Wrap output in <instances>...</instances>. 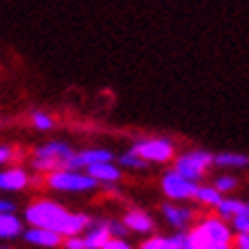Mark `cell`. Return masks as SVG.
Here are the masks:
<instances>
[{
    "label": "cell",
    "instance_id": "1",
    "mask_svg": "<svg viewBox=\"0 0 249 249\" xmlns=\"http://www.w3.org/2000/svg\"><path fill=\"white\" fill-rule=\"evenodd\" d=\"M25 222L30 227H41L51 229L55 233H60L62 238H71V235H83L87 227L91 224V219L83 213H69L64 206L41 199L25 211Z\"/></svg>",
    "mask_w": 249,
    "mask_h": 249
},
{
    "label": "cell",
    "instance_id": "2",
    "mask_svg": "<svg viewBox=\"0 0 249 249\" xmlns=\"http://www.w3.org/2000/svg\"><path fill=\"white\" fill-rule=\"evenodd\" d=\"M185 249H235L233 231L224 217H204L188 231Z\"/></svg>",
    "mask_w": 249,
    "mask_h": 249
},
{
    "label": "cell",
    "instance_id": "3",
    "mask_svg": "<svg viewBox=\"0 0 249 249\" xmlns=\"http://www.w3.org/2000/svg\"><path fill=\"white\" fill-rule=\"evenodd\" d=\"M73 149L64 142H48L44 146H39L35 151V158H32V167L39 169V172H57V169H67L69 160L73 156Z\"/></svg>",
    "mask_w": 249,
    "mask_h": 249
},
{
    "label": "cell",
    "instance_id": "4",
    "mask_svg": "<svg viewBox=\"0 0 249 249\" xmlns=\"http://www.w3.org/2000/svg\"><path fill=\"white\" fill-rule=\"evenodd\" d=\"M96 178L89 174H80L78 169H57L46 176V185L60 192H87L96 188Z\"/></svg>",
    "mask_w": 249,
    "mask_h": 249
},
{
    "label": "cell",
    "instance_id": "5",
    "mask_svg": "<svg viewBox=\"0 0 249 249\" xmlns=\"http://www.w3.org/2000/svg\"><path fill=\"white\" fill-rule=\"evenodd\" d=\"M215 162V156L208 151H190V153H183L181 158L176 160V172L183 174L185 178L190 181L199 183L201 181V176L206 174V169Z\"/></svg>",
    "mask_w": 249,
    "mask_h": 249
},
{
    "label": "cell",
    "instance_id": "6",
    "mask_svg": "<svg viewBox=\"0 0 249 249\" xmlns=\"http://www.w3.org/2000/svg\"><path fill=\"white\" fill-rule=\"evenodd\" d=\"M196 190H199V185H196L195 181L185 178V176L178 174L176 169H172V172H167L165 176H162V192H165L169 199H174V201L195 199Z\"/></svg>",
    "mask_w": 249,
    "mask_h": 249
},
{
    "label": "cell",
    "instance_id": "7",
    "mask_svg": "<svg viewBox=\"0 0 249 249\" xmlns=\"http://www.w3.org/2000/svg\"><path fill=\"white\" fill-rule=\"evenodd\" d=\"M137 156H142L146 162H167L174 158V144L162 137H153V140H142L133 146Z\"/></svg>",
    "mask_w": 249,
    "mask_h": 249
},
{
    "label": "cell",
    "instance_id": "8",
    "mask_svg": "<svg viewBox=\"0 0 249 249\" xmlns=\"http://www.w3.org/2000/svg\"><path fill=\"white\" fill-rule=\"evenodd\" d=\"M23 238L30 242V245H37V247H60L64 238L60 233H55L51 229H41V227H30L28 231H23Z\"/></svg>",
    "mask_w": 249,
    "mask_h": 249
},
{
    "label": "cell",
    "instance_id": "9",
    "mask_svg": "<svg viewBox=\"0 0 249 249\" xmlns=\"http://www.w3.org/2000/svg\"><path fill=\"white\" fill-rule=\"evenodd\" d=\"M83 238L87 242V249H103L107 245V240L112 238L110 224L107 222H91Z\"/></svg>",
    "mask_w": 249,
    "mask_h": 249
},
{
    "label": "cell",
    "instance_id": "10",
    "mask_svg": "<svg viewBox=\"0 0 249 249\" xmlns=\"http://www.w3.org/2000/svg\"><path fill=\"white\" fill-rule=\"evenodd\" d=\"M162 215H165L167 222H169L174 229H178V231L188 229V224L192 222V217H195V213L190 211V208H185V206H174V204L162 206Z\"/></svg>",
    "mask_w": 249,
    "mask_h": 249
},
{
    "label": "cell",
    "instance_id": "11",
    "mask_svg": "<svg viewBox=\"0 0 249 249\" xmlns=\"http://www.w3.org/2000/svg\"><path fill=\"white\" fill-rule=\"evenodd\" d=\"M185 235H188V231H178L176 235H169V238L153 235L149 240H144L140 249H185Z\"/></svg>",
    "mask_w": 249,
    "mask_h": 249
},
{
    "label": "cell",
    "instance_id": "12",
    "mask_svg": "<svg viewBox=\"0 0 249 249\" xmlns=\"http://www.w3.org/2000/svg\"><path fill=\"white\" fill-rule=\"evenodd\" d=\"M28 183H30V176L23 172L21 167H14V169H5V172H0V190L14 192V190H23Z\"/></svg>",
    "mask_w": 249,
    "mask_h": 249
},
{
    "label": "cell",
    "instance_id": "13",
    "mask_svg": "<svg viewBox=\"0 0 249 249\" xmlns=\"http://www.w3.org/2000/svg\"><path fill=\"white\" fill-rule=\"evenodd\" d=\"M87 174L89 176H94L98 183H114V181H119V167H114L112 165V160L110 162H96V165H89L87 167Z\"/></svg>",
    "mask_w": 249,
    "mask_h": 249
},
{
    "label": "cell",
    "instance_id": "14",
    "mask_svg": "<svg viewBox=\"0 0 249 249\" xmlns=\"http://www.w3.org/2000/svg\"><path fill=\"white\" fill-rule=\"evenodd\" d=\"M124 222H126V227H128L130 231H135V233H149V231H153V219L142 211H128L126 217H124Z\"/></svg>",
    "mask_w": 249,
    "mask_h": 249
},
{
    "label": "cell",
    "instance_id": "15",
    "mask_svg": "<svg viewBox=\"0 0 249 249\" xmlns=\"http://www.w3.org/2000/svg\"><path fill=\"white\" fill-rule=\"evenodd\" d=\"M21 233H23L21 219L16 217L14 213H0V238L7 240V238H16Z\"/></svg>",
    "mask_w": 249,
    "mask_h": 249
},
{
    "label": "cell",
    "instance_id": "16",
    "mask_svg": "<svg viewBox=\"0 0 249 249\" xmlns=\"http://www.w3.org/2000/svg\"><path fill=\"white\" fill-rule=\"evenodd\" d=\"M199 204L204 206H211V208H217L219 204H222V192H219L215 185H199V190H196V196H195Z\"/></svg>",
    "mask_w": 249,
    "mask_h": 249
},
{
    "label": "cell",
    "instance_id": "17",
    "mask_svg": "<svg viewBox=\"0 0 249 249\" xmlns=\"http://www.w3.org/2000/svg\"><path fill=\"white\" fill-rule=\"evenodd\" d=\"M215 165L217 167H233V169H245L249 167V158L242 153H217L215 156Z\"/></svg>",
    "mask_w": 249,
    "mask_h": 249
},
{
    "label": "cell",
    "instance_id": "18",
    "mask_svg": "<svg viewBox=\"0 0 249 249\" xmlns=\"http://www.w3.org/2000/svg\"><path fill=\"white\" fill-rule=\"evenodd\" d=\"M245 206H247V201H240V199H222V204L217 206V213H219V217L233 219L235 215L245 213Z\"/></svg>",
    "mask_w": 249,
    "mask_h": 249
},
{
    "label": "cell",
    "instance_id": "19",
    "mask_svg": "<svg viewBox=\"0 0 249 249\" xmlns=\"http://www.w3.org/2000/svg\"><path fill=\"white\" fill-rule=\"evenodd\" d=\"M80 158H83L85 167H89V165H96V162H110L112 153L107 149H87V151H80Z\"/></svg>",
    "mask_w": 249,
    "mask_h": 249
},
{
    "label": "cell",
    "instance_id": "20",
    "mask_svg": "<svg viewBox=\"0 0 249 249\" xmlns=\"http://www.w3.org/2000/svg\"><path fill=\"white\" fill-rule=\"evenodd\" d=\"M119 165L128 167V169H144V167H146V160H144L142 156H137V153L130 149L128 153H124V156L119 158Z\"/></svg>",
    "mask_w": 249,
    "mask_h": 249
},
{
    "label": "cell",
    "instance_id": "21",
    "mask_svg": "<svg viewBox=\"0 0 249 249\" xmlns=\"http://www.w3.org/2000/svg\"><path fill=\"white\" fill-rule=\"evenodd\" d=\"M32 124H35L39 130H51L53 128V119H51L46 112H39V110L37 112H32Z\"/></svg>",
    "mask_w": 249,
    "mask_h": 249
},
{
    "label": "cell",
    "instance_id": "22",
    "mask_svg": "<svg viewBox=\"0 0 249 249\" xmlns=\"http://www.w3.org/2000/svg\"><path fill=\"white\" fill-rule=\"evenodd\" d=\"M213 185H215V188H217L219 192H231V190H233L235 185H238V181H235L233 176H217Z\"/></svg>",
    "mask_w": 249,
    "mask_h": 249
},
{
    "label": "cell",
    "instance_id": "23",
    "mask_svg": "<svg viewBox=\"0 0 249 249\" xmlns=\"http://www.w3.org/2000/svg\"><path fill=\"white\" fill-rule=\"evenodd\" d=\"M231 222H233L235 233H249V215H245V213H242V215H235Z\"/></svg>",
    "mask_w": 249,
    "mask_h": 249
},
{
    "label": "cell",
    "instance_id": "24",
    "mask_svg": "<svg viewBox=\"0 0 249 249\" xmlns=\"http://www.w3.org/2000/svg\"><path fill=\"white\" fill-rule=\"evenodd\" d=\"M110 224V231H112V238H124V235L128 233L130 229L126 227V222H114V219H110L107 222Z\"/></svg>",
    "mask_w": 249,
    "mask_h": 249
},
{
    "label": "cell",
    "instance_id": "25",
    "mask_svg": "<svg viewBox=\"0 0 249 249\" xmlns=\"http://www.w3.org/2000/svg\"><path fill=\"white\" fill-rule=\"evenodd\" d=\"M64 247L67 249H87V242H85L83 235H71V238H64Z\"/></svg>",
    "mask_w": 249,
    "mask_h": 249
},
{
    "label": "cell",
    "instance_id": "26",
    "mask_svg": "<svg viewBox=\"0 0 249 249\" xmlns=\"http://www.w3.org/2000/svg\"><path fill=\"white\" fill-rule=\"evenodd\" d=\"M103 249H133V247H130L124 238H110V240H107V245Z\"/></svg>",
    "mask_w": 249,
    "mask_h": 249
},
{
    "label": "cell",
    "instance_id": "27",
    "mask_svg": "<svg viewBox=\"0 0 249 249\" xmlns=\"http://www.w3.org/2000/svg\"><path fill=\"white\" fill-rule=\"evenodd\" d=\"M233 245H235V249H249V233H238Z\"/></svg>",
    "mask_w": 249,
    "mask_h": 249
},
{
    "label": "cell",
    "instance_id": "28",
    "mask_svg": "<svg viewBox=\"0 0 249 249\" xmlns=\"http://www.w3.org/2000/svg\"><path fill=\"white\" fill-rule=\"evenodd\" d=\"M9 158H12V149H9V146H0V165L7 162Z\"/></svg>",
    "mask_w": 249,
    "mask_h": 249
},
{
    "label": "cell",
    "instance_id": "29",
    "mask_svg": "<svg viewBox=\"0 0 249 249\" xmlns=\"http://www.w3.org/2000/svg\"><path fill=\"white\" fill-rule=\"evenodd\" d=\"M245 215H249V201H247V206H245Z\"/></svg>",
    "mask_w": 249,
    "mask_h": 249
},
{
    "label": "cell",
    "instance_id": "30",
    "mask_svg": "<svg viewBox=\"0 0 249 249\" xmlns=\"http://www.w3.org/2000/svg\"><path fill=\"white\" fill-rule=\"evenodd\" d=\"M0 249H9V247H0Z\"/></svg>",
    "mask_w": 249,
    "mask_h": 249
}]
</instances>
